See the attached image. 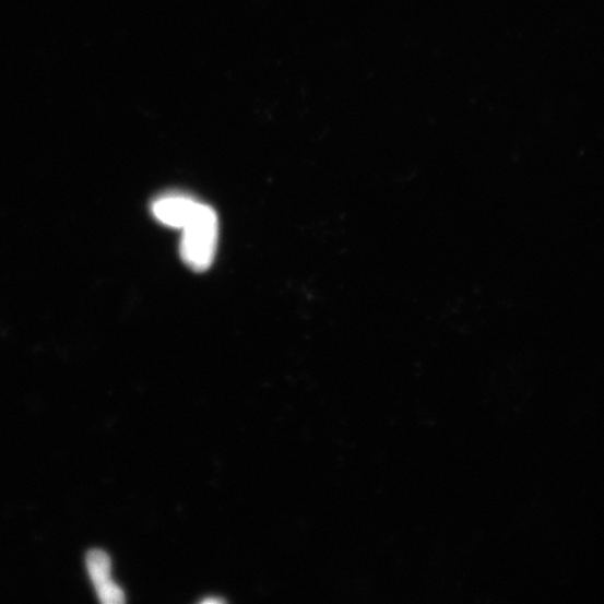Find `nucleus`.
I'll use <instances>...</instances> for the list:
<instances>
[{"label": "nucleus", "instance_id": "2", "mask_svg": "<svg viewBox=\"0 0 604 604\" xmlns=\"http://www.w3.org/2000/svg\"><path fill=\"white\" fill-rule=\"evenodd\" d=\"M85 564L100 602L104 604L123 603L125 593L111 579L109 555L102 549H92L86 554Z\"/></svg>", "mask_w": 604, "mask_h": 604}, {"label": "nucleus", "instance_id": "3", "mask_svg": "<svg viewBox=\"0 0 604 604\" xmlns=\"http://www.w3.org/2000/svg\"><path fill=\"white\" fill-rule=\"evenodd\" d=\"M200 202L190 196L168 193L153 202V215L164 225L182 228L197 212Z\"/></svg>", "mask_w": 604, "mask_h": 604}, {"label": "nucleus", "instance_id": "4", "mask_svg": "<svg viewBox=\"0 0 604 604\" xmlns=\"http://www.w3.org/2000/svg\"><path fill=\"white\" fill-rule=\"evenodd\" d=\"M223 602H225V601L223 599H218V597H209V599H204L202 601V603H204V604H211V603L217 604V603H223Z\"/></svg>", "mask_w": 604, "mask_h": 604}, {"label": "nucleus", "instance_id": "1", "mask_svg": "<svg viewBox=\"0 0 604 604\" xmlns=\"http://www.w3.org/2000/svg\"><path fill=\"white\" fill-rule=\"evenodd\" d=\"M180 257L194 271L208 270L215 258L218 220L215 211L200 203L197 212L182 228Z\"/></svg>", "mask_w": 604, "mask_h": 604}]
</instances>
